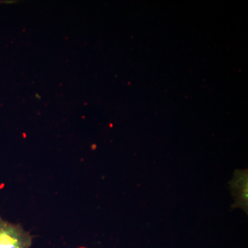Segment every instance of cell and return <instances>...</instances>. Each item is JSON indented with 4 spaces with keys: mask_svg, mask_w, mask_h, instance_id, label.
<instances>
[{
    "mask_svg": "<svg viewBox=\"0 0 248 248\" xmlns=\"http://www.w3.org/2000/svg\"><path fill=\"white\" fill-rule=\"evenodd\" d=\"M33 236L19 224L5 221L0 217V248H30Z\"/></svg>",
    "mask_w": 248,
    "mask_h": 248,
    "instance_id": "obj_1",
    "label": "cell"
}]
</instances>
